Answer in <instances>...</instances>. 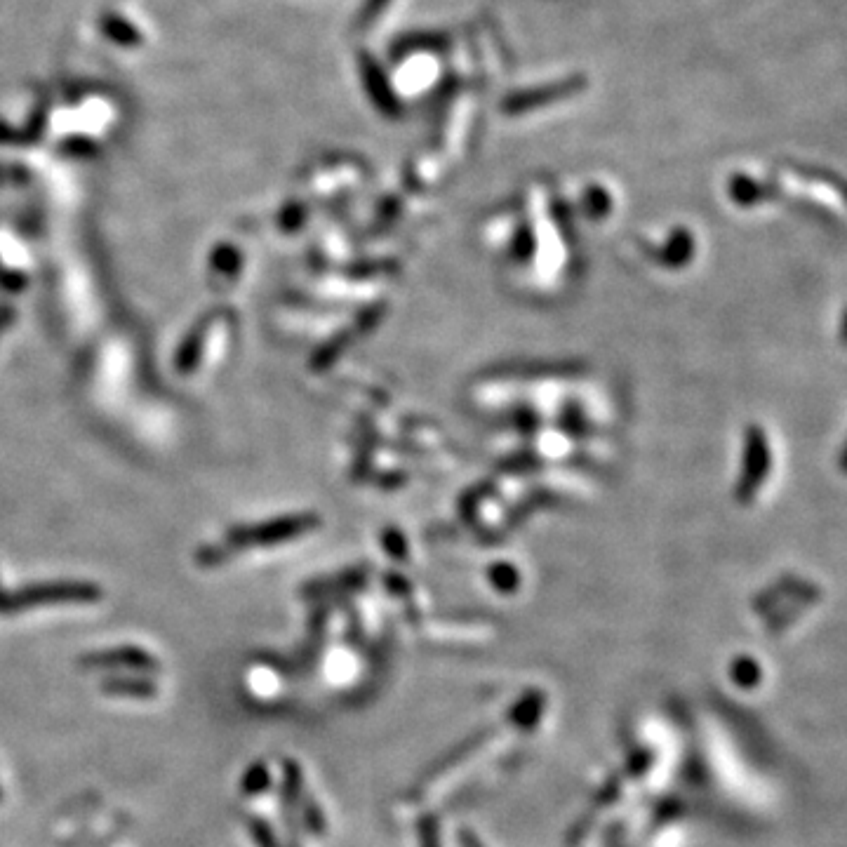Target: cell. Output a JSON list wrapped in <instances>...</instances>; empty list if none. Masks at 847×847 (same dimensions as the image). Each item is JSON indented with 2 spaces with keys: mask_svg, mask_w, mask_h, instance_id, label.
Listing matches in <instances>:
<instances>
[{
  "mask_svg": "<svg viewBox=\"0 0 847 847\" xmlns=\"http://www.w3.org/2000/svg\"><path fill=\"white\" fill-rule=\"evenodd\" d=\"M840 471L847 473V443H845L843 452H840Z\"/></svg>",
  "mask_w": 847,
  "mask_h": 847,
  "instance_id": "52a82bcc",
  "label": "cell"
},
{
  "mask_svg": "<svg viewBox=\"0 0 847 847\" xmlns=\"http://www.w3.org/2000/svg\"><path fill=\"white\" fill-rule=\"evenodd\" d=\"M749 455H746V476L742 480V497H749L756 492V488L760 485V480L765 478V473H768L770 466V452L768 445H765L763 433L758 429L751 431L749 436Z\"/></svg>",
  "mask_w": 847,
  "mask_h": 847,
  "instance_id": "3957f363",
  "label": "cell"
},
{
  "mask_svg": "<svg viewBox=\"0 0 847 847\" xmlns=\"http://www.w3.org/2000/svg\"><path fill=\"white\" fill-rule=\"evenodd\" d=\"M266 786H269V770H266V765L262 763L252 765V768L245 772L243 782H240V789H243L245 796H257Z\"/></svg>",
  "mask_w": 847,
  "mask_h": 847,
  "instance_id": "5b68a950",
  "label": "cell"
},
{
  "mask_svg": "<svg viewBox=\"0 0 847 847\" xmlns=\"http://www.w3.org/2000/svg\"><path fill=\"white\" fill-rule=\"evenodd\" d=\"M99 690L111 697H128V699H153L158 695V685L151 678H125V676H109L99 683Z\"/></svg>",
  "mask_w": 847,
  "mask_h": 847,
  "instance_id": "277c9868",
  "label": "cell"
},
{
  "mask_svg": "<svg viewBox=\"0 0 847 847\" xmlns=\"http://www.w3.org/2000/svg\"><path fill=\"white\" fill-rule=\"evenodd\" d=\"M250 833H252V838L257 840L259 847H278L276 838H273L271 826L262 822V819H257V817L250 819Z\"/></svg>",
  "mask_w": 847,
  "mask_h": 847,
  "instance_id": "8992f818",
  "label": "cell"
},
{
  "mask_svg": "<svg viewBox=\"0 0 847 847\" xmlns=\"http://www.w3.org/2000/svg\"><path fill=\"white\" fill-rule=\"evenodd\" d=\"M840 337H843V342L847 344V313H845V318H843V328H840Z\"/></svg>",
  "mask_w": 847,
  "mask_h": 847,
  "instance_id": "ba28073f",
  "label": "cell"
},
{
  "mask_svg": "<svg viewBox=\"0 0 847 847\" xmlns=\"http://www.w3.org/2000/svg\"><path fill=\"white\" fill-rule=\"evenodd\" d=\"M0 800H3V791H0Z\"/></svg>",
  "mask_w": 847,
  "mask_h": 847,
  "instance_id": "9c48e42d",
  "label": "cell"
},
{
  "mask_svg": "<svg viewBox=\"0 0 847 847\" xmlns=\"http://www.w3.org/2000/svg\"><path fill=\"white\" fill-rule=\"evenodd\" d=\"M102 598V589L90 582H48L24 586L15 593H8L0 586V615H15L31 608L45 605H69V603H95Z\"/></svg>",
  "mask_w": 847,
  "mask_h": 847,
  "instance_id": "6da1fadb",
  "label": "cell"
},
{
  "mask_svg": "<svg viewBox=\"0 0 847 847\" xmlns=\"http://www.w3.org/2000/svg\"><path fill=\"white\" fill-rule=\"evenodd\" d=\"M80 666H85V669H132L142 673L160 671V662L156 657L142 648H132V645L90 652V655L80 659Z\"/></svg>",
  "mask_w": 847,
  "mask_h": 847,
  "instance_id": "7a4b0ae2",
  "label": "cell"
}]
</instances>
